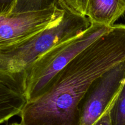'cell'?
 Returning a JSON list of instances; mask_svg holds the SVG:
<instances>
[{
    "label": "cell",
    "instance_id": "cell-10",
    "mask_svg": "<svg viewBox=\"0 0 125 125\" xmlns=\"http://www.w3.org/2000/svg\"><path fill=\"white\" fill-rule=\"evenodd\" d=\"M57 6L65 12L85 15L88 0H57Z\"/></svg>",
    "mask_w": 125,
    "mask_h": 125
},
{
    "label": "cell",
    "instance_id": "cell-2",
    "mask_svg": "<svg viewBox=\"0 0 125 125\" xmlns=\"http://www.w3.org/2000/svg\"><path fill=\"white\" fill-rule=\"evenodd\" d=\"M92 23L85 15L65 12L58 23L15 44L0 49V71H26L55 45L86 30Z\"/></svg>",
    "mask_w": 125,
    "mask_h": 125
},
{
    "label": "cell",
    "instance_id": "cell-5",
    "mask_svg": "<svg viewBox=\"0 0 125 125\" xmlns=\"http://www.w3.org/2000/svg\"><path fill=\"white\" fill-rule=\"evenodd\" d=\"M65 11L57 6L47 9L0 15V49L22 41L58 23Z\"/></svg>",
    "mask_w": 125,
    "mask_h": 125
},
{
    "label": "cell",
    "instance_id": "cell-9",
    "mask_svg": "<svg viewBox=\"0 0 125 125\" xmlns=\"http://www.w3.org/2000/svg\"><path fill=\"white\" fill-rule=\"evenodd\" d=\"M111 125H125V83L111 109Z\"/></svg>",
    "mask_w": 125,
    "mask_h": 125
},
{
    "label": "cell",
    "instance_id": "cell-6",
    "mask_svg": "<svg viewBox=\"0 0 125 125\" xmlns=\"http://www.w3.org/2000/svg\"><path fill=\"white\" fill-rule=\"evenodd\" d=\"M25 71H0V124L20 115L28 102Z\"/></svg>",
    "mask_w": 125,
    "mask_h": 125
},
{
    "label": "cell",
    "instance_id": "cell-12",
    "mask_svg": "<svg viewBox=\"0 0 125 125\" xmlns=\"http://www.w3.org/2000/svg\"><path fill=\"white\" fill-rule=\"evenodd\" d=\"M113 104H112V105L109 108L108 110L103 114V116H101V117L99 119L94 125H111L110 113H111V108H112Z\"/></svg>",
    "mask_w": 125,
    "mask_h": 125
},
{
    "label": "cell",
    "instance_id": "cell-4",
    "mask_svg": "<svg viewBox=\"0 0 125 125\" xmlns=\"http://www.w3.org/2000/svg\"><path fill=\"white\" fill-rule=\"evenodd\" d=\"M125 83V60L95 79L81 102L80 125H94L112 105Z\"/></svg>",
    "mask_w": 125,
    "mask_h": 125
},
{
    "label": "cell",
    "instance_id": "cell-1",
    "mask_svg": "<svg viewBox=\"0 0 125 125\" xmlns=\"http://www.w3.org/2000/svg\"><path fill=\"white\" fill-rule=\"evenodd\" d=\"M125 60V25H114L51 79L44 93L28 101L22 125H80L79 106L95 79Z\"/></svg>",
    "mask_w": 125,
    "mask_h": 125
},
{
    "label": "cell",
    "instance_id": "cell-7",
    "mask_svg": "<svg viewBox=\"0 0 125 125\" xmlns=\"http://www.w3.org/2000/svg\"><path fill=\"white\" fill-rule=\"evenodd\" d=\"M125 12V0H88L85 16L92 23L112 26Z\"/></svg>",
    "mask_w": 125,
    "mask_h": 125
},
{
    "label": "cell",
    "instance_id": "cell-8",
    "mask_svg": "<svg viewBox=\"0 0 125 125\" xmlns=\"http://www.w3.org/2000/svg\"><path fill=\"white\" fill-rule=\"evenodd\" d=\"M54 6H57V0H17L11 13L42 11Z\"/></svg>",
    "mask_w": 125,
    "mask_h": 125
},
{
    "label": "cell",
    "instance_id": "cell-11",
    "mask_svg": "<svg viewBox=\"0 0 125 125\" xmlns=\"http://www.w3.org/2000/svg\"><path fill=\"white\" fill-rule=\"evenodd\" d=\"M17 0H0V15L10 13Z\"/></svg>",
    "mask_w": 125,
    "mask_h": 125
},
{
    "label": "cell",
    "instance_id": "cell-13",
    "mask_svg": "<svg viewBox=\"0 0 125 125\" xmlns=\"http://www.w3.org/2000/svg\"><path fill=\"white\" fill-rule=\"evenodd\" d=\"M22 125L21 124V123H12V125Z\"/></svg>",
    "mask_w": 125,
    "mask_h": 125
},
{
    "label": "cell",
    "instance_id": "cell-3",
    "mask_svg": "<svg viewBox=\"0 0 125 125\" xmlns=\"http://www.w3.org/2000/svg\"><path fill=\"white\" fill-rule=\"evenodd\" d=\"M112 27L92 23L84 32L55 45L37 59L25 71L28 101L41 96L55 75Z\"/></svg>",
    "mask_w": 125,
    "mask_h": 125
}]
</instances>
